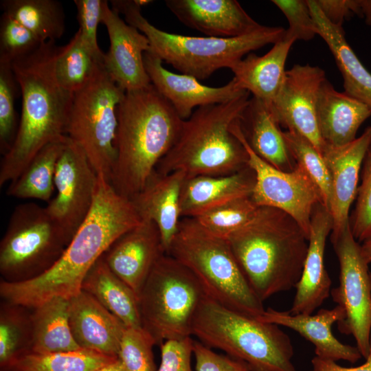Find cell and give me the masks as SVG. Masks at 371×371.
Masks as SVG:
<instances>
[{
	"instance_id": "cell-1",
	"label": "cell",
	"mask_w": 371,
	"mask_h": 371,
	"mask_svg": "<svg viewBox=\"0 0 371 371\" xmlns=\"http://www.w3.org/2000/svg\"><path fill=\"white\" fill-rule=\"evenodd\" d=\"M141 222L131 199L98 177L91 209L58 260L32 279L1 280V297L31 309L54 297L71 299L82 291L88 272L113 242Z\"/></svg>"
},
{
	"instance_id": "cell-2",
	"label": "cell",
	"mask_w": 371,
	"mask_h": 371,
	"mask_svg": "<svg viewBox=\"0 0 371 371\" xmlns=\"http://www.w3.org/2000/svg\"><path fill=\"white\" fill-rule=\"evenodd\" d=\"M58 49L56 41L42 43L12 63L21 93V115L13 144L1 161V186L18 178L45 146L66 135L73 93L55 76Z\"/></svg>"
},
{
	"instance_id": "cell-3",
	"label": "cell",
	"mask_w": 371,
	"mask_h": 371,
	"mask_svg": "<svg viewBox=\"0 0 371 371\" xmlns=\"http://www.w3.org/2000/svg\"><path fill=\"white\" fill-rule=\"evenodd\" d=\"M117 115L110 182L118 194L130 199L144 188L175 144L184 120L152 84L126 91Z\"/></svg>"
},
{
	"instance_id": "cell-4",
	"label": "cell",
	"mask_w": 371,
	"mask_h": 371,
	"mask_svg": "<svg viewBox=\"0 0 371 371\" xmlns=\"http://www.w3.org/2000/svg\"><path fill=\"white\" fill-rule=\"evenodd\" d=\"M225 238L262 302L298 283L308 236L284 212L260 206L251 221Z\"/></svg>"
},
{
	"instance_id": "cell-5",
	"label": "cell",
	"mask_w": 371,
	"mask_h": 371,
	"mask_svg": "<svg viewBox=\"0 0 371 371\" xmlns=\"http://www.w3.org/2000/svg\"><path fill=\"white\" fill-rule=\"evenodd\" d=\"M249 93L230 101L200 106L183 121L180 135L155 171L222 176L248 166V155L231 126L240 119L249 102Z\"/></svg>"
},
{
	"instance_id": "cell-6",
	"label": "cell",
	"mask_w": 371,
	"mask_h": 371,
	"mask_svg": "<svg viewBox=\"0 0 371 371\" xmlns=\"http://www.w3.org/2000/svg\"><path fill=\"white\" fill-rule=\"evenodd\" d=\"M111 8L124 16V21L143 33L151 53L162 62L203 80L222 68L231 67L246 54L274 44L285 33L281 27L262 25L260 29L234 38L191 36L171 34L150 23L142 15L137 0L111 1Z\"/></svg>"
},
{
	"instance_id": "cell-7",
	"label": "cell",
	"mask_w": 371,
	"mask_h": 371,
	"mask_svg": "<svg viewBox=\"0 0 371 371\" xmlns=\"http://www.w3.org/2000/svg\"><path fill=\"white\" fill-rule=\"evenodd\" d=\"M167 254L188 268L207 296L219 304L258 319L265 312L226 238L205 229L194 218H181Z\"/></svg>"
},
{
	"instance_id": "cell-8",
	"label": "cell",
	"mask_w": 371,
	"mask_h": 371,
	"mask_svg": "<svg viewBox=\"0 0 371 371\" xmlns=\"http://www.w3.org/2000/svg\"><path fill=\"white\" fill-rule=\"evenodd\" d=\"M192 335L245 362L250 371H297L291 340L279 326L229 309L207 296L194 317Z\"/></svg>"
},
{
	"instance_id": "cell-9",
	"label": "cell",
	"mask_w": 371,
	"mask_h": 371,
	"mask_svg": "<svg viewBox=\"0 0 371 371\" xmlns=\"http://www.w3.org/2000/svg\"><path fill=\"white\" fill-rule=\"evenodd\" d=\"M207 295L185 265L164 254L157 260L139 295L142 326L160 346L192 335L199 308Z\"/></svg>"
},
{
	"instance_id": "cell-10",
	"label": "cell",
	"mask_w": 371,
	"mask_h": 371,
	"mask_svg": "<svg viewBox=\"0 0 371 371\" xmlns=\"http://www.w3.org/2000/svg\"><path fill=\"white\" fill-rule=\"evenodd\" d=\"M124 93L99 64L73 93L68 116L66 135L81 147L98 177L109 182L116 155L117 109Z\"/></svg>"
},
{
	"instance_id": "cell-11",
	"label": "cell",
	"mask_w": 371,
	"mask_h": 371,
	"mask_svg": "<svg viewBox=\"0 0 371 371\" xmlns=\"http://www.w3.org/2000/svg\"><path fill=\"white\" fill-rule=\"evenodd\" d=\"M70 240L45 207L28 202L16 205L0 243L1 280L26 281L49 269Z\"/></svg>"
},
{
	"instance_id": "cell-12",
	"label": "cell",
	"mask_w": 371,
	"mask_h": 371,
	"mask_svg": "<svg viewBox=\"0 0 371 371\" xmlns=\"http://www.w3.org/2000/svg\"><path fill=\"white\" fill-rule=\"evenodd\" d=\"M339 265V284L330 291L337 305L345 312L337 323L339 332L352 335L365 359L371 336V274L355 238L350 223L337 236L330 238Z\"/></svg>"
},
{
	"instance_id": "cell-13",
	"label": "cell",
	"mask_w": 371,
	"mask_h": 371,
	"mask_svg": "<svg viewBox=\"0 0 371 371\" xmlns=\"http://www.w3.org/2000/svg\"><path fill=\"white\" fill-rule=\"evenodd\" d=\"M239 120L231 126L232 133L241 142L248 155V166L256 175L251 198L258 206L278 209L291 216L309 236L311 221L320 194L304 172L295 164L289 172L280 170L258 156L249 147Z\"/></svg>"
},
{
	"instance_id": "cell-14",
	"label": "cell",
	"mask_w": 371,
	"mask_h": 371,
	"mask_svg": "<svg viewBox=\"0 0 371 371\" xmlns=\"http://www.w3.org/2000/svg\"><path fill=\"white\" fill-rule=\"evenodd\" d=\"M98 178L83 150L67 136L56 167L57 193L45 208L70 241L91 209Z\"/></svg>"
},
{
	"instance_id": "cell-15",
	"label": "cell",
	"mask_w": 371,
	"mask_h": 371,
	"mask_svg": "<svg viewBox=\"0 0 371 371\" xmlns=\"http://www.w3.org/2000/svg\"><path fill=\"white\" fill-rule=\"evenodd\" d=\"M326 80L325 71L319 67L295 64L286 71L271 104L280 126L302 135L321 154L325 143L318 126L317 106L319 89Z\"/></svg>"
},
{
	"instance_id": "cell-16",
	"label": "cell",
	"mask_w": 371,
	"mask_h": 371,
	"mask_svg": "<svg viewBox=\"0 0 371 371\" xmlns=\"http://www.w3.org/2000/svg\"><path fill=\"white\" fill-rule=\"evenodd\" d=\"M102 23L110 41L104 67L113 80L125 92L146 88L151 85L146 71L144 54L150 50L148 38L124 21L105 0Z\"/></svg>"
},
{
	"instance_id": "cell-17",
	"label": "cell",
	"mask_w": 371,
	"mask_h": 371,
	"mask_svg": "<svg viewBox=\"0 0 371 371\" xmlns=\"http://www.w3.org/2000/svg\"><path fill=\"white\" fill-rule=\"evenodd\" d=\"M370 144L371 126H368L352 142L341 146L325 144L322 150L331 183L330 238L337 236L350 223V208L357 197L363 161Z\"/></svg>"
},
{
	"instance_id": "cell-18",
	"label": "cell",
	"mask_w": 371,
	"mask_h": 371,
	"mask_svg": "<svg viewBox=\"0 0 371 371\" xmlns=\"http://www.w3.org/2000/svg\"><path fill=\"white\" fill-rule=\"evenodd\" d=\"M164 254L157 226L142 220L116 239L102 257L111 271L139 298L150 271Z\"/></svg>"
},
{
	"instance_id": "cell-19",
	"label": "cell",
	"mask_w": 371,
	"mask_h": 371,
	"mask_svg": "<svg viewBox=\"0 0 371 371\" xmlns=\"http://www.w3.org/2000/svg\"><path fill=\"white\" fill-rule=\"evenodd\" d=\"M144 61L151 84L183 120L200 106L226 102L248 92L243 90L234 78L223 86L212 87L200 83L193 76L172 73L149 51L144 53Z\"/></svg>"
},
{
	"instance_id": "cell-20",
	"label": "cell",
	"mask_w": 371,
	"mask_h": 371,
	"mask_svg": "<svg viewBox=\"0 0 371 371\" xmlns=\"http://www.w3.org/2000/svg\"><path fill=\"white\" fill-rule=\"evenodd\" d=\"M333 229L329 211L321 203L315 207L311 221L308 251L290 313L313 314L330 294L331 280L324 264L326 239Z\"/></svg>"
},
{
	"instance_id": "cell-21",
	"label": "cell",
	"mask_w": 371,
	"mask_h": 371,
	"mask_svg": "<svg viewBox=\"0 0 371 371\" xmlns=\"http://www.w3.org/2000/svg\"><path fill=\"white\" fill-rule=\"evenodd\" d=\"M165 3L179 21L210 37H238L262 26L236 0H166Z\"/></svg>"
},
{
	"instance_id": "cell-22",
	"label": "cell",
	"mask_w": 371,
	"mask_h": 371,
	"mask_svg": "<svg viewBox=\"0 0 371 371\" xmlns=\"http://www.w3.org/2000/svg\"><path fill=\"white\" fill-rule=\"evenodd\" d=\"M345 318V312L339 305L331 309L321 308L316 314H291L289 311L265 309L257 319L289 328L304 337L315 346L316 357L326 360L358 361L361 354L357 346L344 344L332 333V326Z\"/></svg>"
},
{
	"instance_id": "cell-23",
	"label": "cell",
	"mask_w": 371,
	"mask_h": 371,
	"mask_svg": "<svg viewBox=\"0 0 371 371\" xmlns=\"http://www.w3.org/2000/svg\"><path fill=\"white\" fill-rule=\"evenodd\" d=\"M69 300V325L78 345L117 357L124 323L83 290Z\"/></svg>"
},
{
	"instance_id": "cell-24",
	"label": "cell",
	"mask_w": 371,
	"mask_h": 371,
	"mask_svg": "<svg viewBox=\"0 0 371 371\" xmlns=\"http://www.w3.org/2000/svg\"><path fill=\"white\" fill-rule=\"evenodd\" d=\"M188 176L181 171L159 174L155 171L144 188L131 199L142 220L157 226L166 254L181 219V192Z\"/></svg>"
},
{
	"instance_id": "cell-25",
	"label": "cell",
	"mask_w": 371,
	"mask_h": 371,
	"mask_svg": "<svg viewBox=\"0 0 371 371\" xmlns=\"http://www.w3.org/2000/svg\"><path fill=\"white\" fill-rule=\"evenodd\" d=\"M256 175L248 166L228 175L187 177L180 196L181 217L195 218L232 200L251 195Z\"/></svg>"
},
{
	"instance_id": "cell-26",
	"label": "cell",
	"mask_w": 371,
	"mask_h": 371,
	"mask_svg": "<svg viewBox=\"0 0 371 371\" xmlns=\"http://www.w3.org/2000/svg\"><path fill=\"white\" fill-rule=\"evenodd\" d=\"M371 116V109L337 91L326 79L319 89L317 117L320 135L326 144L341 146L355 140L361 124Z\"/></svg>"
},
{
	"instance_id": "cell-27",
	"label": "cell",
	"mask_w": 371,
	"mask_h": 371,
	"mask_svg": "<svg viewBox=\"0 0 371 371\" xmlns=\"http://www.w3.org/2000/svg\"><path fill=\"white\" fill-rule=\"evenodd\" d=\"M295 41L284 35L263 56L249 53L232 67L238 86L253 97L271 105L285 76V64Z\"/></svg>"
},
{
	"instance_id": "cell-28",
	"label": "cell",
	"mask_w": 371,
	"mask_h": 371,
	"mask_svg": "<svg viewBox=\"0 0 371 371\" xmlns=\"http://www.w3.org/2000/svg\"><path fill=\"white\" fill-rule=\"evenodd\" d=\"M239 122L247 144L258 156L280 170L294 169L295 162L271 105L252 97Z\"/></svg>"
},
{
	"instance_id": "cell-29",
	"label": "cell",
	"mask_w": 371,
	"mask_h": 371,
	"mask_svg": "<svg viewBox=\"0 0 371 371\" xmlns=\"http://www.w3.org/2000/svg\"><path fill=\"white\" fill-rule=\"evenodd\" d=\"M317 34L325 41L344 80V92L371 109V73L346 39L342 27L330 23L317 5L308 0Z\"/></svg>"
},
{
	"instance_id": "cell-30",
	"label": "cell",
	"mask_w": 371,
	"mask_h": 371,
	"mask_svg": "<svg viewBox=\"0 0 371 371\" xmlns=\"http://www.w3.org/2000/svg\"><path fill=\"white\" fill-rule=\"evenodd\" d=\"M82 290L92 295L126 327H143L137 295L111 271L102 257L88 272Z\"/></svg>"
},
{
	"instance_id": "cell-31",
	"label": "cell",
	"mask_w": 371,
	"mask_h": 371,
	"mask_svg": "<svg viewBox=\"0 0 371 371\" xmlns=\"http://www.w3.org/2000/svg\"><path fill=\"white\" fill-rule=\"evenodd\" d=\"M69 308V300L54 297L32 309L30 351L56 353L81 349L71 333Z\"/></svg>"
},
{
	"instance_id": "cell-32",
	"label": "cell",
	"mask_w": 371,
	"mask_h": 371,
	"mask_svg": "<svg viewBox=\"0 0 371 371\" xmlns=\"http://www.w3.org/2000/svg\"><path fill=\"white\" fill-rule=\"evenodd\" d=\"M67 138L65 135L39 150L21 175L10 183L7 195L49 203L55 189L54 176L57 161Z\"/></svg>"
},
{
	"instance_id": "cell-33",
	"label": "cell",
	"mask_w": 371,
	"mask_h": 371,
	"mask_svg": "<svg viewBox=\"0 0 371 371\" xmlns=\"http://www.w3.org/2000/svg\"><path fill=\"white\" fill-rule=\"evenodd\" d=\"M4 13L15 19L41 43L56 41L65 32V13L56 0H3Z\"/></svg>"
},
{
	"instance_id": "cell-34",
	"label": "cell",
	"mask_w": 371,
	"mask_h": 371,
	"mask_svg": "<svg viewBox=\"0 0 371 371\" xmlns=\"http://www.w3.org/2000/svg\"><path fill=\"white\" fill-rule=\"evenodd\" d=\"M117 358L84 348L56 353L28 351L1 367V371H94Z\"/></svg>"
},
{
	"instance_id": "cell-35",
	"label": "cell",
	"mask_w": 371,
	"mask_h": 371,
	"mask_svg": "<svg viewBox=\"0 0 371 371\" xmlns=\"http://www.w3.org/2000/svg\"><path fill=\"white\" fill-rule=\"evenodd\" d=\"M99 64L103 63L95 59L78 30L67 45L59 47L55 76L63 89L74 93L86 85Z\"/></svg>"
},
{
	"instance_id": "cell-36",
	"label": "cell",
	"mask_w": 371,
	"mask_h": 371,
	"mask_svg": "<svg viewBox=\"0 0 371 371\" xmlns=\"http://www.w3.org/2000/svg\"><path fill=\"white\" fill-rule=\"evenodd\" d=\"M0 311V366L30 350L31 313L24 306L4 301Z\"/></svg>"
},
{
	"instance_id": "cell-37",
	"label": "cell",
	"mask_w": 371,
	"mask_h": 371,
	"mask_svg": "<svg viewBox=\"0 0 371 371\" xmlns=\"http://www.w3.org/2000/svg\"><path fill=\"white\" fill-rule=\"evenodd\" d=\"M283 135L292 158L315 184L322 205L329 211L330 177L322 154L309 140L296 132L285 131Z\"/></svg>"
},
{
	"instance_id": "cell-38",
	"label": "cell",
	"mask_w": 371,
	"mask_h": 371,
	"mask_svg": "<svg viewBox=\"0 0 371 371\" xmlns=\"http://www.w3.org/2000/svg\"><path fill=\"white\" fill-rule=\"evenodd\" d=\"M259 207L249 195L232 200L194 218L210 232L226 238L251 221Z\"/></svg>"
},
{
	"instance_id": "cell-39",
	"label": "cell",
	"mask_w": 371,
	"mask_h": 371,
	"mask_svg": "<svg viewBox=\"0 0 371 371\" xmlns=\"http://www.w3.org/2000/svg\"><path fill=\"white\" fill-rule=\"evenodd\" d=\"M154 338L143 327H126L117 357L124 371H157L153 348Z\"/></svg>"
},
{
	"instance_id": "cell-40",
	"label": "cell",
	"mask_w": 371,
	"mask_h": 371,
	"mask_svg": "<svg viewBox=\"0 0 371 371\" xmlns=\"http://www.w3.org/2000/svg\"><path fill=\"white\" fill-rule=\"evenodd\" d=\"M18 87L12 63L0 60V151L3 155L12 147L17 133L14 104Z\"/></svg>"
},
{
	"instance_id": "cell-41",
	"label": "cell",
	"mask_w": 371,
	"mask_h": 371,
	"mask_svg": "<svg viewBox=\"0 0 371 371\" xmlns=\"http://www.w3.org/2000/svg\"><path fill=\"white\" fill-rule=\"evenodd\" d=\"M41 43L31 31L3 12L0 19V60L12 63L35 51Z\"/></svg>"
},
{
	"instance_id": "cell-42",
	"label": "cell",
	"mask_w": 371,
	"mask_h": 371,
	"mask_svg": "<svg viewBox=\"0 0 371 371\" xmlns=\"http://www.w3.org/2000/svg\"><path fill=\"white\" fill-rule=\"evenodd\" d=\"M355 209L350 216V226L359 243L371 236V144L365 155L361 170Z\"/></svg>"
},
{
	"instance_id": "cell-43",
	"label": "cell",
	"mask_w": 371,
	"mask_h": 371,
	"mask_svg": "<svg viewBox=\"0 0 371 371\" xmlns=\"http://www.w3.org/2000/svg\"><path fill=\"white\" fill-rule=\"evenodd\" d=\"M271 2L284 14L289 23L285 35L295 41H308L317 30L308 0H273Z\"/></svg>"
},
{
	"instance_id": "cell-44",
	"label": "cell",
	"mask_w": 371,
	"mask_h": 371,
	"mask_svg": "<svg viewBox=\"0 0 371 371\" xmlns=\"http://www.w3.org/2000/svg\"><path fill=\"white\" fill-rule=\"evenodd\" d=\"M105 0H74L77 9L78 31L81 38L95 59L104 64L105 54L98 44L97 31Z\"/></svg>"
},
{
	"instance_id": "cell-45",
	"label": "cell",
	"mask_w": 371,
	"mask_h": 371,
	"mask_svg": "<svg viewBox=\"0 0 371 371\" xmlns=\"http://www.w3.org/2000/svg\"><path fill=\"white\" fill-rule=\"evenodd\" d=\"M193 344L191 337L162 343L159 346L161 362L157 371H192Z\"/></svg>"
},
{
	"instance_id": "cell-46",
	"label": "cell",
	"mask_w": 371,
	"mask_h": 371,
	"mask_svg": "<svg viewBox=\"0 0 371 371\" xmlns=\"http://www.w3.org/2000/svg\"><path fill=\"white\" fill-rule=\"evenodd\" d=\"M193 355L196 371H250L245 362L217 354L200 341L194 340Z\"/></svg>"
},
{
	"instance_id": "cell-47",
	"label": "cell",
	"mask_w": 371,
	"mask_h": 371,
	"mask_svg": "<svg viewBox=\"0 0 371 371\" xmlns=\"http://www.w3.org/2000/svg\"><path fill=\"white\" fill-rule=\"evenodd\" d=\"M325 17L333 24L342 27L343 22L353 14L360 16L359 0H315Z\"/></svg>"
},
{
	"instance_id": "cell-48",
	"label": "cell",
	"mask_w": 371,
	"mask_h": 371,
	"mask_svg": "<svg viewBox=\"0 0 371 371\" xmlns=\"http://www.w3.org/2000/svg\"><path fill=\"white\" fill-rule=\"evenodd\" d=\"M311 371H371V336L369 353L366 362L357 367L346 368L338 365L336 361L326 360L315 357L311 360Z\"/></svg>"
},
{
	"instance_id": "cell-49",
	"label": "cell",
	"mask_w": 371,
	"mask_h": 371,
	"mask_svg": "<svg viewBox=\"0 0 371 371\" xmlns=\"http://www.w3.org/2000/svg\"><path fill=\"white\" fill-rule=\"evenodd\" d=\"M361 249L364 260L369 265L371 263V236L363 241Z\"/></svg>"
},
{
	"instance_id": "cell-50",
	"label": "cell",
	"mask_w": 371,
	"mask_h": 371,
	"mask_svg": "<svg viewBox=\"0 0 371 371\" xmlns=\"http://www.w3.org/2000/svg\"><path fill=\"white\" fill-rule=\"evenodd\" d=\"M94 371H124L119 359L105 364Z\"/></svg>"
},
{
	"instance_id": "cell-51",
	"label": "cell",
	"mask_w": 371,
	"mask_h": 371,
	"mask_svg": "<svg viewBox=\"0 0 371 371\" xmlns=\"http://www.w3.org/2000/svg\"></svg>"
}]
</instances>
